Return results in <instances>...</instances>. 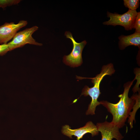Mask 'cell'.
Masks as SVG:
<instances>
[{
  "label": "cell",
  "mask_w": 140,
  "mask_h": 140,
  "mask_svg": "<svg viewBox=\"0 0 140 140\" xmlns=\"http://www.w3.org/2000/svg\"><path fill=\"white\" fill-rule=\"evenodd\" d=\"M134 80L125 85L123 92L118 96L120 99L117 103L114 104L106 101L100 102V104L105 107L112 114L113 119L111 122L119 129L124 125L135 103L134 95L130 98L128 96L129 90Z\"/></svg>",
  "instance_id": "6da1fadb"
},
{
  "label": "cell",
  "mask_w": 140,
  "mask_h": 140,
  "mask_svg": "<svg viewBox=\"0 0 140 140\" xmlns=\"http://www.w3.org/2000/svg\"><path fill=\"white\" fill-rule=\"evenodd\" d=\"M115 72L113 65L111 64L103 66L100 73L93 78H85L76 76V78L79 79L88 78L92 79V82L94 86L91 88L85 86L83 89L81 95L85 96H89L92 100L88 106V110L86 112L87 115L95 114L96 107L100 104V102L98 101V99L101 93L100 90V85L103 78L107 75H110Z\"/></svg>",
  "instance_id": "7a4b0ae2"
},
{
  "label": "cell",
  "mask_w": 140,
  "mask_h": 140,
  "mask_svg": "<svg viewBox=\"0 0 140 140\" xmlns=\"http://www.w3.org/2000/svg\"><path fill=\"white\" fill-rule=\"evenodd\" d=\"M137 13L136 10L130 9L122 15L107 12V16L110 19L108 21L103 22V24L114 26L120 25L124 27L125 30H131L133 28Z\"/></svg>",
  "instance_id": "3957f363"
},
{
  "label": "cell",
  "mask_w": 140,
  "mask_h": 140,
  "mask_svg": "<svg viewBox=\"0 0 140 140\" xmlns=\"http://www.w3.org/2000/svg\"><path fill=\"white\" fill-rule=\"evenodd\" d=\"M65 35L66 38L71 39L73 44V47L69 54L64 57L63 61L65 64L71 67L80 66L82 63V52L87 42L85 40L80 43L76 42L73 37L72 33L69 31H66Z\"/></svg>",
  "instance_id": "277c9868"
},
{
  "label": "cell",
  "mask_w": 140,
  "mask_h": 140,
  "mask_svg": "<svg viewBox=\"0 0 140 140\" xmlns=\"http://www.w3.org/2000/svg\"><path fill=\"white\" fill-rule=\"evenodd\" d=\"M38 29V27L37 26H33L17 33L12 40L7 43L10 51L17 48L23 47L28 44L37 46H42V44L36 41L32 36L33 34Z\"/></svg>",
  "instance_id": "5b68a950"
},
{
  "label": "cell",
  "mask_w": 140,
  "mask_h": 140,
  "mask_svg": "<svg viewBox=\"0 0 140 140\" xmlns=\"http://www.w3.org/2000/svg\"><path fill=\"white\" fill-rule=\"evenodd\" d=\"M62 132L64 134L72 138V136L77 137V140L82 138L83 136L87 133H90L92 137L97 135L99 131L96 125L92 121H89L82 127L76 129H72L68 125H65L62 127Z\"/></svg>",
  "instance_id": "8992f818"
},
{
  "label": "cell",
  "mask_w": 140,
  "mask_h": 140,
  "mask_svg": "<svg viewBox=\"0 0 140 140\" xmlns=\"http://www.w3.org/2000/svg\"><path fill=\"white\" fill-rule=\"evenodd\" d=\"M27 21L20 20L18 23H5L0 26V44H6L13 38L17 32L27 24Z\"/></svg>",
  "instance_id": "52a82bcc"
},
{
  "label": "cell",
  "mask_w": 140,
  "mask_h": 140,
  "mask_svg": "<svg viewBox=\"0 0 140 140\" xmlns=\"http://www.w3.org/2000/svg\"><path fill=\"white\" fill-rule=\"evenodd\" d=\"M96 125L98 131L101 133V140H112L114 138L117 140H122L123 138L119 131V129L111 122L106 121L104 122L97 123Z\"/></svg>",
  "instance_id": "ba28073f"
},
{
  "label": "cell",
  "mask_w": 140,
  "mask_h": 140,
  "mask_svg": "<svg viewBox=\"0 0 140 140\" xmlns=\"http://www.w3.org/2000/svg\"><path fill=\"white\" fill-rule=\"evenodd\" d=\"M118 39L119 47L121 49H124L130 45H134L140 47V33L135 32L131 34L125 36L122 35Z\"/></svg>",
  "instance_id": "9c48e42d"
},
{
  "label": "cell",
  "mask_w": 140,
  "mask_h": 140,
  "mask_svg": "<svg viewBox=\"0 0 140 140\" xmlns=\"http://www.w3.org/2000/svg\"><path fill=\"white\" fill-rule=\"evenodd\" d=\"M135 103L132 109L133 111L131 112L128 121V122L129 123L131 129L133 128V123L134 121L135 122V115L136 111L137 109L140 107V95H134Z\"/></svg>",
  "instance_id": "30bf717a"
},
{
  "label": "cell",
  "mask_w": 140,
  "mask_h": 140,
  "mask_svg": "<svg viewBox=\"0 0 140 140\" xmlns=\"http://www.w3.org/2000/svg\"><path fill=\"white\" fill-rule=\"evenodd\" d=\"M123 1L125 6L132 10H136L139 6V0H124Z\"/></svg>",
  "instance_id": "8fae6325"
},
{
  "label": "cell",
  "mask_w": 140,
  "mask_h": 140,
  "mask_svg": "<svg viewBox=\"0 0 140 140\" xmlns=\"http://www.w3.org/2000/svg\"><path fill=\"white\" fill-rule=\"evenodd\" d=\"M20 1V0H0V8L4 9L8 6L16 5Z\"/></svg>",
  "instance_id": "7c38bea8"
},
{
  "label": "cell",
  "mask_w": 140,
  "mask_h": 140,
  "mask_svg": "<svg viewBox=\"0 0 140 140\" xmlns=\"http://www.w3.org/2000/svg\"><path fill=\"white\" fill-rule=\"evenodd\" d=\"M135 29V32L140 33V12H138L135 20L133 27Z\"/></svg>",
  "instance_id": "4fadbf2b"
},
{
  "label": "cell",
  "mask_w": 140,
  "mask_h": 140,
  "mask_svg": "<svg viewBox=\"0 0 140 140\" xmlns=\"http://www.w3.org/2000/svg\"><path fill=\"white\" fill-rule=\"evenodd\" d=\"M10 50L7 43L0 45V56L5 54Z\"/></svg>",
  "instance_id": "5bb4252c"
}]
</instances>
